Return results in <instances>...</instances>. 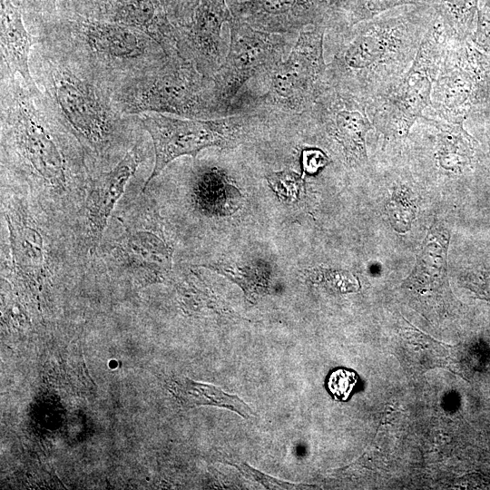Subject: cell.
<instances>
[{
  "instance_id": "484cf974",
  "label": "cell",
  "mask_w": 490,
  "mask_h": 490,
  "mask_svg": "<svg viewBox=\"0 0 490 490\" xmlns=\"http://www.w3.org/2000/svg\"><path fill=\"white\" fill-rule=\"evenodd\" d=\"M357 380L358 377L354 371L338 368L329 374L327 387L336 399L345 401L356 386Z\"/></svg>"
},
{
  "instance_id": "7402d4cb",
  "label": "cell",
  "mask_w": 490,
  "mask_h": 490,
  "mask_svg": "<svg viewBox=\"0 0 490 490\" xmlns=\"http://www.w3.org/2000/svg\"><path fill=\"white\" fill-rule=\"evenodd\" d=\"M267 181L282 201L297 202L304 192L302 176L291 170L272 172L267 176Z\"/></svg>"
},
{
  "instance_id": "277c9868",
  "label": "cell",
  "mask_w": 490,
  "mask_h": 490,
  "mask_svg": "<svg viewBox=\"0 0 490 490\" xmlns=\"http://www.w3.org/2000/svg\"><path fill=\"white\" fill-rule=\"evenodd\" d=\"M0 119L5 148L24 169L55 187L72 170L64 137L72 135L46 103L40 88L1 70Z\"/></svg>"
},
{
  "instance_id": "8fae6325",
  "label": "cell",
  "mask_w": 490,
  "mask_h": 490,
  "mask_svg": "<svg viewBox=\"0 0 490 490\" xmlns=\"http://www.w3.org/2000/svg\"><path fill=\"white\" fill-rule=\"evenodd\" d=\"M61 9L141 30L152 37L167 56L179 54L175 27L160 0H67Z\"/></svg>"
},
{
  "instance_id": "9c48e42d",
  "label": "cell",
  "mask_w": 490,
  "mask_h": 490,
  "mask_svg": "<svg viewBox=\"0 0 490 490\" xmlns=\"http://www.w3.org/2000/svg\"><path fill=\"white\" fill-rule=\"evenodd\" d=\"M229 24V50L213 78L223 103L236 114L232 102L239 91L252 77L265 76L283 61L291 42L280 34L258 30L233 17Z\"/></svg>"
},
{
  "instance_id": "ba28073f",
  "label": "cell",
  "mask_w": 490,
  "mask_h": 490,
  "mask_svg": "<svg viewBox=\"0 0 490 490\" xmlns=\"http://www.w3.org/2000/svg\"><path fill=\"white\" fill-rule=\"evenodd\" d=\"M325 31V26L317 25L300 32L287 59L263 76L268 83L267 92L260 100L263 106L297 113L312 106L328 86Z\"/></svg>"
},
{
  "instance_id": "ac0fdd59",
  "label": "cell",
  "mask_w": 490,
  "mask_h": 490,
  "mask_svg": "<svg viewBox=\"0 0 490 490\" xmlns=\"http://www.w3.org/2000/svg\"><path fill=\"white\" fill-rule=\"evenodd\" d=\"M171 390L184 407L212 406L236 412L246 419L255 416L254 411L240 397L228 394L215 385L188 377H177L172 380Z\"/></svg>"
},
{
  "instance_id": "d4e9b609",
  "label": "cell",
  "mask_w": 490,
  "mask_h": 490,
  "mask_svg": "<svg viewBox=\"0 0 490 490\" xmlns=\"http://www.w3.org/2000/svg\"><path fill=\"white\" fill-rule=\"evenodd\" d=\"M228 464L235 466L244 476L247 478L252 479L259 484L262 485L267 489H283V490H291V489H301L306 485L297 484L283 481L276 477L270 476L261 471H259L252 466H250L246 462L242 461H233L227 460Z\"/></svg>"
},
{
  "instance_id": "5bb4252c",
  "label": "cell",
  "mask_w": 490,
  "mask_h": 490,
  "mask_svg": "<svg viewBox=\"0 0 490 490\" xmlns=\"http://www.w3.org/2000/svg\"><path fill=\"white\" fill-rule=\"evenodd\" d=\"M142 156L141 140H138L116 165L92 180L85 207L93 247L99 243L112 211L138 169Z\"/></svg>"
},
{
  "instance_id": "7a4b0ae2",
  "label": "cell",
  "mask_w": 490,
  "mask_h": 490,
  "mask_svg": "<svg viewBox=\"0 0 490 490\" xmlns=\"http://www.w3.org/2000/svg\"><path fill=\"white\" fill-rule=\"evenodd\" d=\"M26 25L36 44L70 61L111 92L168 57L162 47L141 30L65 9Z\"/></svg>"
},
{
  "instance_id": "4fadbf2b",
  "label": "cell",
  "mask_w": 490,
  "mask_h": 490,
  "mask_svg": "<svg viewBox=\"0 0 490 490\" xmlns=\"http://www.w3.org/2000/svg\"><path fill=\"white\" fill-rule=\"evenodd\" d=\"M162 224L154 217L126 227L116 247L119 261L145 282H163L170 278L173 248L164 238Z\"/></svg>"
},
{
  "instance_id": "2e32d148",
  "label": "cell",
  "mask_w": 490,
  "mask_h": 490,
  "mask_svg": "<svg viewBox=\"0 0 490 490\" xmlns=\"http://www.w3.org/2000/svg\"><path fill=\"white\" fill-rule=\"evenodd\" d=\"M1 70L20 77L30 89H37L31 68L35 39L21 9L12 0H0Z\"/></svg>"
},
{
  "instance_id": "5b68a950",
  "label": "cell",
  "mask_w": 490,
  "mask_h": 490,
  "mask_svg": "<svg viewBox=\"0 0 490 490\" xmlns=\"http://www.w3.org/2000/svg\"><path fill=\"white\" fill-rule=\"evenodd\" d=\"M118 110L126 115L174 114L215 119L234 114L222 102L212 76L201 73L180 54L112 92Z\"/></svg>"
},
{
  "instance_id": "3957f363",
  "label": "cell",
  "mask_w": 490,
  "mask_h": 490,
  "mask_svg": "<svg viewBox=\"0 0 490 490\" xmlns=\"http://www.w3.org/2000/svg\"><path fill=\"white\" fill-rule=\"evenodd\" d=\"M31 68L50 108L93 160L106 159L142 129L139 115L121 113L111 90L63 56L35 44Z\"/></svg>"
},
{
  "instance_id": "8992f818",
  "label": "cell",
  "mask_w": 490,
  "mask_h": 490,
  "mask_svg": "<svg viewBox=\"0 0 490 490\" xmlns=\"http://www.w3.org/2000/svg\"><path fill=\"white\" fill-rule=\"evenodd\" d=\"M449 35L442 19L435 16L409 69L386 93L368 105L374 128L386 140H405L416 121L430 107L433 83Z\"/></svg>"
},
{
  "instance_id": "d6986e66",
  "label": "cell",
  "mask_w": 490,
  "mask_h": 490,
  "mask_svg": "<svg viewBox=\"0 0 490 490\" xmlns=\"http://www.w3.org/2000/svg\"><path fill=\"white\" fill-rule=\"evenodd\" d=\"M200 266L219 273L240 286L250 301L269 293L272 282V267L264 260H219Z\"/></svg>"
},
{
  "instance_id": "30bf717a",
  "label": "cell",
  "mask_w": 490,
  "mask_h": 490,
  "mask_svg": "<svg viewBox=\"0 0 490 490\" xmlns=\"http://www.w3.org/2000/svg\"><path fill=\"white\" fill-rule=\"evenodd\" d=\"M367 108L358 98L327 86L305 113L338 145L349 166L363 167L368 163L366 138L374 129Z\"/></svg>"
},
{
  "instance_id": "6da1fadb",
  "label": "cell",
  "mask_w": 490,
  "mask_h": 490,
  "mask_svg": "<svg viewBox=\"0 0 490 490\" xmlns=\"http://www.w3.org/2000/svg\"><path fill=\"white\" fill-rule=\"evenodd\" d=\"M435 15L425 8L404 10L339 32L327 85L368 105L409 69Z\"/></svg>"
},
{
  "instance_id": "e0dca14e",
  "label": "cell",
  "mask_w": 490,
  "mask_h": 490,
  "mask_svg": "<svg viewBox=\"0 0 490 490\" xmlns=\"http://www.w3.org/2000/svg\"><path fill=\"white\" fill-rule=\"evenodd\" d=\"M15 269L29 279H39L44 269L43 239L32 220L18 209L8 207L5 216Z\"/></svg>"
},
{
  "instance_id": "52a82bcc",
  "label": "cell",
  "mask_w": 490,
  "mask_h": 490,
  "mask_svg": "<svg viewBox=\"0 0 490 490\" xmlns=\"http://www.w3.org/2000/svg\"><path fill=\"white\" fill-rule=\"evenodd\" d=\"M259 113H240L215 119L172 117L162 113L139 115L142 129L152 138L155 161L142 191L173 160L193 158L209 147L234 148L245 142Z\"/></svg>"
},
{
  "instance_id": "ffe728a7",
  "label": "cell",
  "mask_w": 490,
  "mask_h": 490,
  "mask_svg": "<svg viewBox=\"0 0 490 490\" xmlns=\"http://www.w3.org/2000/svg\"><path fill=\"white\" fill-rule=\"evenodd\" d=\"M443 343H439L423 333L406 329L401 335L398 347L399 358L406 368L416 373L444 367L448 360L449 351Z\"/></svg>"
},
{
  "instance_id": "603a6c76",
  "label": "cell",
  "mask_w": 490,
  "mask_h": 490,
  "mask_svg": "<svg viewBox=\"0 0 490 490\" xmlns=\"http://www.w3.org/2000/svg\"><path fill=\"white\" fill-rule=\"evenodd\" d=\"M432 1L434 0H357L352 7V17L348 28L400 5H426Z\"/></svg>"
},
{
  "instance_id": "83f0119b",
  "label": "cell",
  "mask_w": 490,
  "mask_h": 490,
  "mask_svg": "<svg viewBox=\"0 0 490 490\" xmlns=\"http://www.w3.org/2000/svg\"><path fill=\"white\" fill-rule=\"evenodd\" d=\"M330 162L329 157L319 148L309 147L301 151L300 162L303 174L316 175Z\"/></svg>"
},
{
  "instance_id": "cb8c5ba5",
  "label": "cell",
  "mask_w": 490,
  "mask_h": 490,
  "mask_svg": "<svg viewBox=\"0 0 490 490\" xmlns=\"http://www.w3.org/2000/svg\"><path fill=\"white\" fill-rule=\"evenodd\" d=\"M67 0H12L24 14L25 23L49 17L64 7Z\"/></svg>"
},
{
  "instance_id": "44dd1931",
  "label": "cell",
  "mask_w": 490,
  "mask_h": 490,
  "mask_svg": "<svg viewBox=\"0 0 490 490\" xmlns=\"http://www.w3.org/2000/svg\"><path fill=\"white\" fill-rule=\"evenodd\" d=\"M203 191L209 192L205 196L209 210L221 216L230 215L242 205V195L240 190L230 182L221 171L213 169L203 176Z\"/></svg>"
},
{
  "instance_id": "4316f807",
  "label": "cell",
  "mask_w": 490,
  "mask_h": 490,
  "mask_svg": "<svg viewBox=\"0 0 490 490\" xmlns=\"http://www.w3.org/2000/svg\"><path fill=\"white\" fill-rule=\"evenodd\" d=\"M201 0H160L174 26L185 24Z\"/></svg>"
},
{
  "instance_id": "9a60e30c",
  "label": "cell",
  "mask_w": 490,
  "mask_h": 490,
  "mask_svg": "<svg viewBox=\"0 0 490 490\" xmlns=\"http://www.w3.org/2000/svg\"><path fill=\"white\" fill-rule=\"evenodd\" d=\"M314 0H248L234 7L237 19L271 34H295L316 23Z\"/></svg>"
},
{
  "instance_id": "7c38bea8",
  "label": "cell",
  "mask_w": 490,
  "mask_h": 490,
  "mask_svg": "<svg viewBox=\"0 0 490 490\" xmlns=\"http://www.w3.org/2000/svg\"><path fill=\"white\" fill-rule=\"evenodd\" d=\"M231 19L225 0H201L189 21L174 26L179 54L213 77L225 58L221 27Z\"/></svg>"
}]
</instances>
